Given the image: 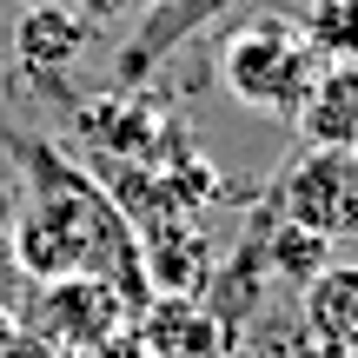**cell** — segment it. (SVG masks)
<instances>
[{"label":"cell","mask_w":358,"mask_h":358,"mask_svg":"<svg viewBox=\"0 0 358 358\" xmlns=\"http://www.w3.org/2000/svg\"><path fill=\"white\" fill-rule=\"evenodd\" d=\"M7 153L20 159V199H13V232H7L20 279L47 285V279L87 272V279L120 285L133 306H146L153 279H146L140 232L113 206L106 179L73 166L53 140H27V133H13Z\"/></svg>","instance_id":"1"},{"label":"cell","mask_w":358,"mask_h":358,"mask_svg":"<svg viewBox=\"0 0 358 358\" xmlns=\"http://www.w3.org/2000/svg\"><path fill=\"white\" fill-rule=\"evenodd\" d=\"M319 73H325V53L312 47L306 20H292V13H259L219 40V87L245 113L292 120Z\"/></svg>","instance_id":"2"},{"label":"cell","mask_w":358,"mask_h":358,"mask_svg":"<svg viewBox=\"0 0 358 358\" xmlns=\"http://www.w3.org/2000/svg\"><path fill=\"white\" fill-rule=\"evenodd\" d=\"M266 213L285 219V226L319 232V239H358V153L306 146V153L279 173Z\"/></svg>","instance_id":"3"},{"label":"cell","mask_w":358,"mask_h":358,"mask_svg":"<svg viewBox=\"0 0 358 358\" xmlns=\"http://www.w3.org/2000/svg\"><path fill=\"white\" fill-rule=\"evenodd\" d=\"M133 319H140V306H133L120 285L73 272V279L34 285V325H27V332L47 338L53 352H80V345H100V338L127 332Z\"/></svg>","instance_id":"4"},{"label":"cell","mask_w":358,"mask_h":358,"mask_svg":"<svg viewBox=\"0 0 358 358\" xmlns=\"http://www.w3.org/2000/svg\"><path fill=\"white\" fill-rule=\"evenodd\" d=\"M232 0H146L140 7V27H133V40L120 47V60H113V73L127 80V87H140L146 73H153L166 53H179L199 27H213L219 13H226Z\"/></svg>","instance_id":"5"},{"label":"cell","mask_w":358,"mask_h":358,"mask_svg":"<svg viewBox=\"0 0 358 358\" xmlns=\"http://www.w3.org/2000/svg\"><path fill=\"white\" fill-rule=\"evenodd\" d=\"M306 146H338L358 153V60H325V73L312 80V93L292 113Z\"/></svg>","instance_id":"6"},{"label":"cell","mask_w":358,"mask_h":358,"mask_svg":"<svg viewBox=\"0 0 358 358\" xmlns=\"http://www.w3.org/2000/svg\"><path fill=\"white\" fill-rule=\"evenodd\" d=\"M93 47V20L80 7H20V27H13V60L34 80H53Z\"/></svg>","instance_id":"7"},{"label":"cell","mask_w":358,"mask_h":358,"mask_svg":"<svg viewBox=\"0 0 358 358\" xmlns=\"http://www.w3.org/2000/svg\"><path fill=\"white\" fill-rule=\"evenodd\" d=\"M299 306L319 358H358V266H325L312 285H299Z\"/></svg>","instance_id":"8"},{"label":"cell","mask_w":358,"mask_h":358,"mask_svg":"<svg viewBox=\"0 0 358 358\" xmlns=\"http://www.w3.org/2000/svg\"><path fill=\"white\" fill-rule=\"evenodd\" d=\"M272 219V213H266ZM325 245L332 239H319V232H306V226H285V219H272V232H266V272H279L285 285H312L332 259H325Z\"/></svg>","instance_id":"9"},{"label":"cell","mask_w":358,"mask_h":358,"mask_svg":"<svg viewBox=\"0 0 358 358\" xmlns=\"http://www.w3.org/2000/svg\"><path fill=\"white\" fill-rule=\"evenodd\" d=\"M306 34L325 60H358V0H312Z\"/></svg>","instance_id":"10"},{"label":"cell","mask_w":358,"mask_h":358,"mask_svg":"<svg viewBox=\"0 0 358 358\" xmlns=\"http://www.w3.org/2000/svg\"><path fill=\"white\" fill-rule=\"evenodd\" d=\"M66 358H153V352H146V338L127 325V332L100 338V345H80V352H66Z\"/></svg>","instance_id":"11"},{"label":"cell","mask_w":358,"mask_h":358,"mask_svg":"<svg viewBox=\"0 0 358 358\" xmlns=\"http://www.w3.org/2000/svg\"><path fill=\"white\" fill-rule=\"evenodd\" d=\"M73 7L87 13L93 27H100V20H140V7H146V0H73Z\"/></svg>","instance_id":"12"},{"label":"cell","mask_w":358,"mask_h":358,"mask_svg":"<svg viewBox=\"0 0 358 358\" xmlns=\"http://www.w3.org/2000/svg\"><path fill=\"white\" fill-rule=\"evenodd\" d=\"M7 232H13V199L0 192V292H7V279H20V266H13V239H7Z\"/></svg>","instance_id":"13"},{"label":"cell","mask_w":358,"mask_h":358,"mask_svg":"<svg viewBox=\"0 0 358 358\" xmlns=\"http://www.w3.org/2000/svg\"><path fill=\"white\" fill-rule=\"evenodd\" d=\"M20 332H27V325H20V312H13V306H0V352H7Z\"/></svg>","instance_id":"14"},{"label":"cell","mask_w":358,"mask_h":358,"mask_svg":"<svg viewBox=\"0 0 358 358\" xmlns=\"http://www.w3.org/2000/svg\"><path fill=\"white\" fill-rule=\"evenodd\" d=\"M20 7H73V0H20Z\"/></svg>","instance_id":"15"},{"label":"cell","mask_w":358,"mask_h":358,"mask_svg":"<svg viewBox=\"0 0 358 358\" xmlns=\"http://www.w3.org/2000/svg\"><path fill=\"white\" fill-rule=\"evenodd\" d=\"M226 358H232V352H226Z\"/></svg>","instance_id":"16"}]
</instances>
